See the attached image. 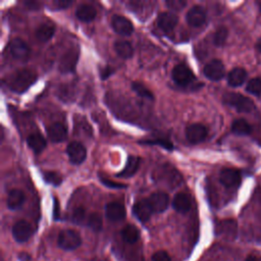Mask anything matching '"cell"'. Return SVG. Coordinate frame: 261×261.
<instances>
[{"label": "cell", "instance_id": "obj_34", "mask_svg": "<svg viewBox=\"0 0 261 261\" xmlns=\"http://www.w3.org/2000/svg\"><path fill=\"white\" fill-rule=\"evenodd\" d=\"M246 91L255 96L260 95L261 94V79L260 77L251 79L246 86Z\"/></svg>", "mask_w": 261, "mask_h": 261}, {"label": "cell", "instance_id": "obj_31", "mask_svg": "<svg viewBox=\"0 0 261 261\" xmlns=\"http://www.w3.org/2000/svg\"><path fill=\"white\" fill-rule=\"evenodd\" d=\"M228 36V31L225 27H219L213 36V43L216 46H223L226 42Z\"/></svg>", "mask_w": 261, "mask_h": 261}, {"label": "cell", "instance_id": "obj_2", "mask_svg": "<svg viewBox=\"0 0 261 261\" xmlns=\"http://www.w3.org/2000/svg\"><path fill=\"white\" fill-rule=\"evenodd\" d=\"M222 100L224 104L234 108L239 112H251L255 108L254 102L250 98L239 93H225Z\"/></svg>", "mask_w": 261, "mask_h": 261}, {"label": "cell", "instance_id": "obj_26", "mask_svg": "<svg viewBox=\"0 0 261 261\" xmlns=\"http://www.w3.org/2000/svg\"><path fill=\"white\" fill-rule=\"evenodd\" d=\"M27 143L34 153H41L46 147V140L40 134H32L27 138Z\"/></svg>", "mask_w": 261, "mask_h": 261}, {"label": "cell", "instance_id": "obj_28", "mask_svg": "<svg viewBox=\"0 0 261 261\" xmlns=\"http://www.w3.org/2000/svg\"><path fill=\"white\" fill-rule=\"evenodd\" d=\"M231 132L239 136H247L252 133V126L246 119L239 118L232 122Z\"/></svg>", "mask_w": 261, "mask_h": 261}, {"label": "cell", "instance_id": "obj_43", "mask_svg": "<svg viewBox=\"0 0 261 261\" xmlns=\"http://www.w3.org/2000/svg\"><path fill=\"white\" fill-rule=\"evenodd\" d=\"M30 9H39L41 7V3L38 1H27L23 3Z\"/></svg>", "mask_w": 261, "mask_h": 261}, {"label": "cell", "instance_id": "obj_7", "mask_svg": "<svg viewBox=\"0 0 261 261\" xmlns=\"http://www.w3.org/2000/svg\"><path fill=\"white\" fill-rule=\"evenodd\" d=\"M207 127L202 123H193L187 126L186 137L192 144H198L205 140L207 137Z\"/></svg>", "mask_w": 261, "mask_h": 261}, {"label": "cell", "instance_id": "obj_23", "mask_svg": "<svg viewBox=\"0 0 261 261\" xmlns=\"http://www.w3.org/2000/svg\"><path fill=\"white\" fill-rule=\"evenodd\" d=\"M217 232L228 239H234L237 234V223L234 220L228 219L219 222L217 226Z\"/></svg>", "mask_w": 261, "mask_h": 261}, {"label": "cell", "instance_id": "obj_18", "mask_svg": "<svg viewBox=\"0 0 261 261\" xmlns=\"http://www.w3.org/2000/svg\"><path fill=\"white\" fill-rule=\"evenodd\" d=\"M177 21V16L171 12H162L157 18L158 27L164 32H171L176 27Z\"/></svg>", "mask_w": 261, "mask_h": 261}, {"label": "cell", "instance_id": "obj_39", "mask_svg": "<svg viewBox=\"0 0 261 261\" xmlns=\"http://www.w3.org/2000/svg\"><path fill=\"white\" fill-rule=\"evenodd\" d=\"M152 261H171V258L167 252L160 250L153 254Z\"/></svg>", "mask_w": 261, "mask_h": 261}, {"label": "cell", "instance_id": "obj_41", "mask_svg": "<svg viewBox=\"0 0 261 261\" xmlns=\"http://www.w3.org/2000/svg\"><path fill=\"white\" fill-rule=\"evenodd\" d=\"M55 7L57 9H65L67 8L69 5H71V1H68V0H56L53 2Z\"/></svg>", "mask_w": 261, "mask_h": 261}, {"label": "cell", "instance_id": "obj_46", "mask_svg": "<svg viewBox=\"0 0 261 261\" xmlns=\"http://www.w3.org/2000/svg\"><path fill=\"white\" fill-rule=\"evenodd\" d=\"M245 261H259L255 256H249Z\"/></svg>", "mask_w": 261, "mask_h": 261}, {"label": "cell", "instance_id": "obj_6", "mask_svg": "<svg viewBox=\"0 0 261 261\" xmlns=\"http://www.w3.org/2000/svg\"><path fill=\"white\" fill-rule=\"evenodd\" d=\"M204 75L213 82H217L219 80H221L224 76L225 73V67L222 63V61L218 60V59H213L211 61H209L203 69Z\"/></svg>", "mask_w": 261, "mask_h": 261}, {"label": "cell", "instance_id": "obj_47", "mask_svg": "<svg viewBox=\"0 0 261 261\" xmlns=\"http://www.w3.org/2000/svg\"><path fill=\"white\" fill-rule=\"evenodd\" d=\"M1 261H4V259H3V257H1Z\"/></svg>", "mask_w": 261, "mask_h": 261}, {"label": "cell", "instance_id": "obj_38", "mask_svg": "<svg viewBox=\"0 0 261 261\" xmlns=\"http://www.w3.org/2000/svg\"><path fill=\"white\" fill-rule=\"evenodd\" d=\"M146 144H150V145H160L161 147L167 149V150H172V144L164 139H154L152 141H146Z\"/></svg>", "mask_w": 261, "mask_h": 261}, {"label": "cell", "instance_id": "obj_17", "mask_svg": "<svg viewBox=\"0 0 261 261\" xmlns=\"http://www.w3.org/2000/svg\"><path fill=\"white\" fill-rule=\"evenodd\" d=\"M172 207L178 213H187L192 207L191 197L186 193H178L172 199Z\"/></svg>", "mask_w": 261, "mask_h": 261}, {"label": "cell", "instance_id": "obj_3", "mask_svg": "<svg viewBox=\"0 0 261 261\" xmlns=\"http://www.w3.org/2000/svg\"><path fill=\"white\" fill-rule=\"evenodd\" d=\"M58 247L62 250H75L82 245V238L80 233L73 229L61 230L57 238Z\"/></svg>", "mask_w": 261, "mask_h": 261}, {"label": "cell", "instance_id": "obj_11", "mask_svg": "<svg viewBox=\"0 0 261 261\" xmlns=\"http://www.w3.org/2000/svg\"><path fill=\"white\" fill-rule=\"evenodd\" d=\"M148 201L151 205L153 212H155V213L164 212L169 205V197L166 193H163V192L153 193L149 197Z\"/></svg>", "mask_w": 261, "mask_h": 261}, {"label": "cell", "instance_id": "obj_45", "mask_svg": "<svg viewBox=\"0 0 261 261\" xmlns=\"http://www.w3.org/2000/svg\"><path fill=\"white\" fill-rule=\"evenodd\" d=\"M256 49H257V51H259L261 53V37L256 42Z\"/></svg>", "mask_w": 261, "mask_h": 261}, {"label": "cell", "instance_id": "obj_42", "mask_svg": "<svg viewBox=\"0 0 261 261\" xmlns=\"http://www.w3.org/2000/svg\"><path fill=\"white\" fill-rule=\"evenodd\" d=\"M113 73V69H111L109 66H106V67H104L103 69H101V71H100V74H101V77L103 79V80H105V79H107L109 75H111Z\"/></svg>", "mask_w": 261, "mask_h": 261}, {"label": "cell", "instance_id": "obj_10", "mask_svg": "<svg viewBox=\"0 0 261 261\" xmlns=\"http://www.w3.org/2000/svg\"><path fill=\"white\" fill-rule=\"evenodd\" d=\"M111 27L117 34L122 36H130L134 32V25L130 20L119 14L112 16Z\"/></svg>", "mask_w": 261, "mask_h": 261}, {"label": "cell", "instance_id": "obj_35", "mask_svg": "<svg viewBox=\"0 0 261 261\" xmlns=\"http://www.w3.org/2000/svg\"><path fill=\"white\" fill-rule=\"evenodd\" d=\"M86 218V210L83 207H77L73 210L72 212V216H71V220L76 223V224H81L85 221Z\"/></svg>", "mask_w": 261, "mask_h": 261}, {"label": "cell", "instance_id": "obj_1", "mask_svg": "<svg viewBox=\"0 0 261 261\" xmlns=\"http://www.w3.org/2000/svg\"><path fill=\"white\" fill-rule=\"evenodd\" d=\"M37 80V75L30 69L16 70L7 77V87L16 93H22L27 91Z\"/></svg>", "mask_w": 261, "mask_h": 261}, {"label": "cell", "instance_id": "obj_14", "mask_svg": "<svg viewBox=\"0 0 261 261\" xmlns=\"http://www.w3.org/2000/svg\"><path fill=\"white\" fill-rule=\"evenodd\" d=\"M219 180L226 188L237 187L241 182V173L234 168H223L219 173Z\"/></svg>", "mask_w": 261, "mask_h": 261}, {"label": "cell", "instance_id": "obj_44", "mask_svg": "<svg viewBox=\"0 0 261 261\" xmlns=\"http://www.w3.org/2000/svg\"><path fill=\"white\" fill-rule=\"evenodd\" d=\"M53 216L54 219H59V203L54 199V209H53Z\"/></svg>", "mask_w": 261, "mask_h": 261}, {"label": "cell", "instance_id": "obj_37", "mask_svg": "<svg viewBox=\"0 0 261 261\" xmlns=\"http://www.w3.org/2000/svg\"><path fill=\"white\" fill-rule=\"evenodd\" d=\"M165 4L171 10L178 11V10H181L187 5V2L184 1V0H168V1L165 2Z\"/></svg>", "mask_w": 261, "mask_h": 261}, {"label": "cell", "instance_id": "obj_24", "mask_svg": "<svg viewBox=\"0 0 261 261\" xmlns=\"http://www.w3.org/2000/svg\"><path fill=\"white\" fill-rule=\"evenodd\" d=\"M114 50L116 52V54L123 58V59H128L133 56L134 54V48L132 46V44L128 41L125 40H117L114 45Z\"/></svg>", "mask_w": 261, "mask_h": 261}, {"label": "cell", "instance_id": "obj_9", "mask_svg": "<svg viewBox=\"0 0 261 261\" xmlns=\"http://www.w3.org/2000/svg\"><path fill=\"white\" fill-rule=\"evenodd\" d=\"M66 154L72 164H81L87 157L86 148L79 142H71L66 147Z\"/></svg>", "mask_w": 261, "mask_h": 261}, {"label": "cell", "instance_id": "obj_4", "mask_svg": "<svg viewBox=\"0 0 261 261\" xmlns=\"http://www.w3.org/2000/svg\"><path fill=\"white\" fill-rule=\"evenodd\" d=\"M171 76L173 82L180 87H187L195 81L193 71L184 63H178L173 67Z\"/></svg>", "mask_w": 261, "mask_h": 261}, {"label": "cell", "instance_id": "obj_8", "mask_svg": "<svg viewBox=\"0 0 261 261\" xmlns=\"http://www.w3.org/2000/svg\"><path fill=\"white\" fill-rule=\"evenodd\" d=\"M33 234V227L31 223L25 220H18L12 227V236L18 243L27 242Z\"/></svg>", "mask_w": 261, "mask_h": 261}, {"label": "cell", "instance_id": "obj_19", "mask_svg": "<svg viewBox=\"0 0 261 261\" xmlns=\"http://www.w3.org/2000/svg\"><path fill=\"white\" fill-rule=\"evenodd\" d=\"M47 135L51 142L59 143L66 139L67 130H66V127L64 126V124H62L60 122H54L51 125H49V127L47 129Z\"/></svg>", "mask_w": 261, "mask_h": 261}, {"label": "cell", "instance_id": "obj_32", "mask_svg": "<svg viewBox=\"0 0 261 261\" xmlns=\"http://www.w3.org/2000/svg\"><path fill=\"white\" fill-rule=\"evenodd\" d=\"M42 176L47 184H50L54 187H57L62 182V176L56 171H44Z\"/></svg>", "mask_w": 261, "mask_h": 261}, {"label": "cell", "instance_id": "obj_48", "mask_svg": "<svg viewBox=\"0 0 261 261\" xmlns=\"http://www.w3.org/2000/svg\"><path fill=\"white\" fill-rule=\"evenodd\" d=\"M260 10H261V4H260Z\"/></svg>", "mask_w": 261, "mask_h": 261}, {"label": "cell", "instance_id": "obj_15", "mask_svg": "<svg viewBox=\"0 0 261 261\" xmlns=\"http://www.w3.org/2000/svg\"><path fill=\"white\" fill-rule=\"evenodd\" d=\"M105 215L110 221H120L126 215L123 204L119 202H109L105 206Z\"/></svg>", "mask_w": 261, "mask_h": 261}, {"label": "cell", "instance_id": "obj_13", "mask_svg": "<svg viewBox=\"0 0 261 261\" xmlns=\"http://www.w3.org/2000/svg\"><path fill=\"white\" fill-rule=\"evenodd\" d=\"M133 213L140 221L147 222L153 213L148 199H142L136 202L133 206Z\"/></svg>", "mask_w": 261, "mask_h": 261}, {"label": "cell", "instance_id": "obj_22", "mask_svg": "<svg viewBox=\"0 0 261 261\" xmlns=\"http://www.w3.org/2000/svg\"><path fill=\"white\" fill-rule=\"evenodd\" d=\"M24 194L20 190H11L7 195V207L10 210L18 209L24 202Z\"/></svg>", "mask_w": 261, "mask_h": 261}, {"label": "cell", "instance_id": "obj_40", "mask_svg": "<svg viewBox=\"0 0 261 261\" xmlns=\"http://www.w3.org/2000/svg\"><path fill=\"white\" fill-rule=\"evenodd\" d=\"M99 177H100V180L102 181V184H103V185H105V186H106V187H108V188H111V189H121V188H125V187H126V185L111 181L109 178L103 177L102 175H99Z\"/></svg>", "mask_w": 261, "mask_h": 261}, {"label": "cell", "instance_id": "obj_30", "mask_svg": "<svg viewBox=\"0 0 261 261\" xmlns=\"http://www.w3.org/2000/svg\"><path fill=\"white\" fill-rule=\"evenodd\" d=\"M132 90L140 97L145 98V99H149V100H154V95L153 93L142 83L140 82H133L132 83Z\"/></svg>", "mask_w": 261, "mask_h": 261}, {"label": "cell", "instance_id": "obj_20", "mask_svg": "<svg viewBox=\"0 0 261 261\" xmlns=\"http://www.w3.org/2000/svg\"><path fill=\"white\" fill-rule=\"evenodd\" d=\"M247 71L242 67H234L227 74V83L230 87H239L245 83Z\"/></svg>", "mask_w": 261, "mask_h": 261}, {"label": "cell", "instance_id": "obj_16", "mask_svg": "<svg viewBox=\"0 0 261 261\" xmlns=\"http://www.w3.org/2000/svg\"><path fill=\"white\" fill-rule=\"evenodd\" d=\"M187 22L192 27H201L206 20V11L200 5H195L187 12Z\"/></svg>", "mask_w": 261, "mask_h": 261}, {"label": "cell", "instance_id": "obj_27", "mask_svg": "<svg viewBox=\"0 0 261 261\" xmlns=\"http://www.w3.org/2000/svg\"><path fill=\"white\" fill-rule=\"evenodd\" d=\"M55 32V27L52 23H42L36 30V37L41 42L49 41Z\"/></svg>", "mask_w": 261, "mask_h": 261}, {"label": "cell", "instance_id": "obj_5", "mask_svg": "<svg viewBox=\"0 0 261 261\" xmlns=\"http://www.w3.org/2000/svg\"><path fill=\"white\" fill-rule=\"evenodd\" d=\"M80 50L77 47H71L60 58L59 70L63 73L72 72L75 69V65L79 60Z\"/></svg>", "mask_w": 261, "mask_h": 261}, {"label": "cell", "instance_id": "obj_29", "mask_svg": "<svg viewBox=\"0 0 261 261\" xmlns=\"http://www.w3.org/2000/svg\"><path fill=\"white\" fill-rule=\"evenodd\" d=\"M121 237L124 242L128 244H134L139 240L140 237V231L139 229L133 225V224H126L122 229H121Z\"/></svg>", "mask_w": 261, "mask_h": 261}, {"label": "cell", "instance_id": "obj_12", "mask_svg": "<svg viewBox=\"0 0 261 261\" xmlns=\"http://www.w3.org/2000/svg\"><path fill=\"white\" fill-rule=\"evenodd\" d=\"M9 51L14 58L21 59V60L27 59L31 53V50L28 44L19 38L13 39L9 43Z\"/></svg>", "mask_w": 261, "mask_h": 261}, {"label": "cell", "instance_id": "obj_25", "mask_svg": "<svg viewBox=\"0 0 261 261\" xmlns=\"http://www.w3.org/2000/svg\"><path fill=\"white\" fill-rule=\"evenodd\" d=\"M75 15L80 20L89 22V21H92L96 17L97 11L93 6H91L89 4H83L76 8Z\"/></svg>", "mask_w": 261, "mask_h": 261}, {"label": "cell", "instance_id": "obj_36", "mask_svg": "<svg viewBox=\"0 0 261 261\" xmlns=\"http://www.w3.org/2000/svg\"><path fill=\"white\" fill-rule=\"evenodd\" d=\"M71 90L72 89L70 87H68L67 85L62 86L59 89V97H60V99L62 101H64V102H68L71 99V97H72V93H71L72 91Z\"/></svg>", "mask_w": 261, "mask_h": 261}, {"label": "cell", "instance_id": "obj_21", "mask_svg": "<svg viewBox=\"0 0 261 261\" xmlns=\"http://www.w3.org/2000/svg\"><path fill=\"white\" fill-rule=\"evenodd\" d=\"M140 161L141 159L138 156H134V155L128 156L124 168L117 174V176H120V177L133 176L140 167Z\"/></svg>", "mask_w": 261, "mask_h": 261}, {"label": "cell", "instance_id": "obj_33", "mask_svg": "<svg viewBox=\"0 0 261 261\" xmlns=\"http://www.w3.org/2000/svg\"><path fill=\"white\" fill-rule=\"evenodd\" d=\"M88 226L94 231H99L102 228V217L99 213L93 212L89 215L87 220Z\"/></svg>", "mask_w": 261, "mask_h": 261}]
</instances>
